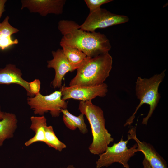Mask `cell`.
Returning a JSON list of instances; mask_svg holds the SVG:
<instances>
[{
    "mask_svg": "<svg viewBox=\"0 0 168 168\" xmlns=\"http://www.w3.org/2000/svg\"><path fill=\"white\" fill-rule=\"evenodd\" d=\"M136 131V127L130 129L128 132V139L135 141L138 151L143 153L151 167L152 168H168L166 161L153 147L149 143L139 140L137 137Z\"/></svg>",
    "mask_w": 168,
    "mask_h": 168,
    "instance_id": "cell-10",
    "label": "cell"
},
{
    "mask_svg": "<svg viewBox=\"0 0 168 168\" xmlns=\"http://www.w3.org/2000/svg\"><path fill=\"white\" fill-rule=\"evenodd\" d=\"M165 70L149 78H143L140 77H138L136 82L135 92L140 103L133 114L126 121L124 126L130 125L133 123L138 110L143 104H148L149 106L147 115L143 118L142 123L143 124H147L149 119L159 102L161 96L158 89L165 77Z\"/></svg>",
    "mask_w": 168,
    "mask_h": 168,
    "instance_id": "cell-4",
    "label": "cell"
},
{
    "mask_svg": "<svg viewBox=\"0 0 168 168\" xmlns=\"http://www.w3.org/2000/svg\"><path fill=\"white\" fill-rule=\"evenodd\" d=\"M5 112L1 110V107L0 105V120L2 119L4 116Z\"/></svg>",
    "mask_w": 168,
    "mask_h": 168,
    "instance_id": "cell-23",
    "label": "cell"
},
{
    "mask_svg": "<svg viewBox=\"0 0 168 168\" xmlns=\"http://www.w3.org/2000/svg\"><path fill=\"white\" fill-rule=\"evenodd\" d=\"M79 110L89 123L93 140L89 147L90 152L99 155L105 152L114 139L105 127V120L102 109L93 104L91 100L80 101Z\"/></svg>",
    "mask_w": 168,
    "mask_h": 168,
    "instance_id": "cell-3",
    "label": "cell"
},
{
    "mask_svg": "<svg viewBox=\"0 0 168 168\" xmlns=\"http://www.w3.org/2000/svg\"><path fill=\"white\" fill-rule=\"evenodd\" d=\"M142 164L143 168H152L149 165L148 161L145 158H144Z\"/></svg>",
    "mask_w": 168,
    "mask_h": 168,
    "instance_id": "cell-22",
    "label": "cell"
},
{
    "mask_svg": "<svg viewBox=\"0 0 168 168\" xmlns=\"http://www.w3.org/2000/svg\"><path fill=\"white\" fill-rule=\"evenodd\" d=\"M123 138L118 142L108 146L105 152L99 155L96 162V168L107 167L115 163H119L124 168H130L128 161L138 152L137 145L135 143L128 148L127 144L129 139L124 141Z\"/></svg>",
    "mask_w": 168,
    "mask_h": 168,
    "instance_id": "cell-5",
    "label": "cell"
},
{
    "mask_svg": "<svg viewBox=\"0 0 168 168\" xmlns=\"http://www.w3.org/2000/svg\"><path fill=\"white\" fill-rule=\"evenodd\" d=\"M61 111L63 114V122L68 128L72 130L78 128L83 134L88 132L87 125L84 120V115L83 114L81 113L79 116H76L70 113L67 109H62Z\"/></svg>",
    "mask_w": 168,
    "mask_h": 168,
    "instance_id": "cell-16",
    "label": "cell"
},
{
    "mask_svg": "<svg viewBox=\"0 0 168 168\" xmlns=\"http://www.w3.org/2000/svg\"><path fill=\"white\" fill-rule=\"evenodd\" d=\"M53 58L48 61L47 67L53 68L55 71L54 78L51 82L53 88H61L62 80L65 75L68 72L75 70L64 55L62 49H58L56 51H52Z\"/></svg>",
    "mask_w": 168,
    "mask_h": 168,
    "instance_id": "cell-11",
    "label": "cell"
},
{
    "mask_svg": "<svg viewBox=\"0 0 168 168\" xmlns=\"http://www.w3.org/2000/svg\"><path fill=\"white\" fill-rule=\"evenodd\" d=\"M49 147L59 152L66 147V145L56 136L53 127L47 125L45 128V142Z\"/></svg>",
    "mask_w": 168,
    "mask_h": 168,
    "instance_id": "cell-18",
    "label": "cell"
},
{
    "mask_svg": "<svg viewBox=\"0 0 168 168\" xmlns=\"http://www.w3.org/2000/svg\"><path fill=\"white\" fill-rule=\"evenodd\" d=\"M65 0H22L21 1L22 10L27 8L31 13H38L42 16L49 14L56 15L62 14Z\"/></svg>",
    "mask_w": 168,
    "mask_h": 168,
    "instance_id": "cell-9",
    "label": "cell"
},
{
    "mask_svg": "<svg viewBox=\"0 0 168 168\" xmlns=\"http://www.w3.org/2000/svg\"><path fill=\"white\" fill-rule=\"evenodd\" d=\"M22 76L21 70L15 65L7 64L4 68H0V84L19 85L26 90L28 96L34 97L30 93L29 82L23 79Z\"/></svg>",
    "mask_w": 168,
    "mask_h": 168,
    "instance_id": "cell-12",
    "label": "cell"
},
{
    "mask_svg": "<svg viewBox=\"0 0 168 168\" xmlns=\"http://www.w3.org/2000/svg\"><path fill=\"white\" fill-rule=\"evenodd\" d=\"M31 124L30 129L35 133V135L25 143L26 146L33 143L41 142H45V128L47 125L46 119L44 116H32L30 117Z\"/></svg>",
    "mask_w": 168,
    "mask_h": 168,
    "instance_id": "cell-15",
    "label": "cell"
},
{
    "mask_svg": "<svg viewBox=\"0 0 168 168\" xmlns=\"http://www.w3.org/2000/svg\"><path fill=\"white\" fill-rule=\"evenodd\" d=\"M112 0H84L88 7L89 9L90 12L96 11L100 8V6L104 4L112 1Z\"/></svg>",
    "mask_w": 168,
    "mask_h": 168,
    "instance_id": "cell-19",
    "label": "cell"
},
{
    "mask_svg": "<svg viewBox=\"0 0 168 168\" xmlns=\"http://www.w3.org/2000/svg\"><path fill=\"white\" fill-rule=\"evenodd\" d=\"M79 26L72 21L60 20L58 28L63 36L60 43L77 48L90 57L109 52L111 46L105 35L82 30Z\"/></svg>",
    "mask_w": 168,
    "mask_h": 168,
    "instance_id": "cell-1",
    "label": "cell"
},
{
    "mask_svg": "<svg viewBox=\"0 0 168 168\" xmlns=\"http://www.w3.org/2000/svg\"><path fill=\"white\" fill-rule=\"evenodd\" d=\"M9 19V17L7 16L0 23V49L3 50L18 43V40H13L12 35L18 32L19 30L10 25Z\"/></svg>",
    "mask_w": 168,
    "mask_h": 168,
    "instance_id": "cell-14",
    "label": "cell"
},
{
    "mask_svg": "<svg viewBox=\"0 0 168 168\" xmlns=\"http://www.w3.org/2000/svg\"><path fill=\"white\" fill-rule=\"evenodd\" d=\"M66 168H77L74 166L73 165H68Z\"/></svg>",
    "mask_w": 168,
    "mask_h": 168,
    "instance_id": "cell-24",
    "label": "cell"
},
{
    "mask_svg": "<svg viewBox=\"0 0 168 168\" xmlns=\"http://www.w3.org/2000/svg\"><path fill=\"white\" fill-rule=\"evenodd\" d=\"M6 2V0H0V18L5 11V4Z\"/></svg>",
    "mask_w": 168,
    "mask_h": 168,
    "instance_id": "cell-21",
    "label": "cell"
},
{
    "mask_svg": "<svg viewBox=\"0 0 168 168\" xmlns=\"http://www.w3.org/2000/svg\"><path fill=\"white\" fill-rule=\"evenodd\" d=\"M17 123V118L15 114L5 112L3 118L0 120V147L6 140L13 137Z\"/></svg>",
    "mask_w": 168,
    "mask_h": 168,
    "instance_id": "cell-13",
    "label": "cell"
},
{
    "mask_svg": "<svg viewBox=\"0 0 168 168\" xmlns=\"http://www.w3.org/2000/svg\"><path fill=\"white\" fill-rule=\"evenodd\" d=\"M63 52L70 64L75 70L81 65L87 56L78 49L60 43Z\"/></svg>",
    "mask_w": 168,
    "mask_h": 168,
    "instance_id": "cell-17",
    "label": "cell"
},
{
    "mask_svg": "<svg viewBox=\"0 0 168 168\" xmlns=\"http://www.w3.org/2000/svg\"><path fill=\"white\" fill-rule=\"evenodd\" d=\"M113 58L107 52L96 56H87L77 69L75 77L69 86H91L103 84L109 76L112 68Z\"/></svg>",
    "mask_w": 168,
    "mask_h": 168,
    "instance_id": "cell-2",
    "label": "cell"
},
{
    "mask_svg": "<svg viewBox=\"0 0 168 168\" xmlns=\"http://www.w3.org/2000/svg\"><path fill=\"white\" fill-rule=\"evenodd\" d=\"M60 91H56L49 95L44 96L40 93L33 97L27 98V103L35 115L42 116L49 111L53 117H58L62 109H66L68 103L62 99Z\"/></svg>",
    "mask_w": 168,
    "mask_h": 168,
    "instance_id": "cell-6",
    "label": "cell"
},
{
    "mask_svg": "<svg viewBox=\"0 0 168 168\" xmlns=\"http://www.w3.org/2000/svg\"><path fill=\"white\" fill-rule=\"evenodd\" d=\"M41 83L38 79H35L33 81L29 82V85L30 92L34 97L39 92Z\"/></svg>",
    "mask_w": 168,
    "mask_h": 168,
    "instance_id": "cell-20",
    "label": "cell"
},
{
    "mask_svg": "<svg viewBox=\"0 0 168 168\" xmlns=\"http://www.w3.org/2000/svg\"><path fill=\"white\" fill-rule=\"evenodd\" d=\"M129 20L127 16L112 13L105 9L100 8L89 12L84 22L78 27L82 30L93 32L98 29L125 23Z\"/></svg>",
    "mask_w": 168,
    "mask_h": 168,
    "instance_id": "cell-7",
    "label": "cell"
},
{
    "mask_svg": "<svg viewBox=\"0 0 168 168\" xmlns=\"http://www.w3.org/2000/svg\"><path fill=\"white\" fill-rule=\"evenodd\" d=\"M59 91L63 100L73 99L85 101L92 100L97 96H105L108 90L107 85L104 83L99 85L91 86H62Z\"/></svg>",
    "mask_w": 168,
    "mask_h": 168,
    "instance_id": "cell-8",
    "label": "cell"
}]
</instances>
